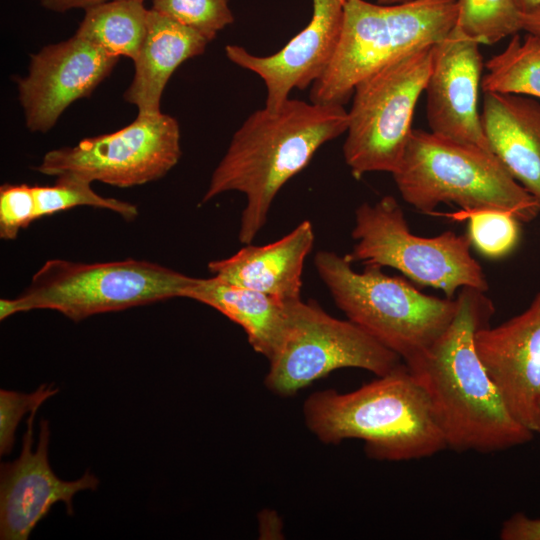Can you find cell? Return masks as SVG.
<instances>
[{
    "mask_svg": "<svg viewBox=\"0 0 540 540\" xmlns=\"http://www.w3.org/2000/svg\"><path fill=\"white\" fill-rule=\"evenodd\" d=\"M441 336L405 363L425 391L447 448L489 453L529 442L534 432L509 411L474 345L495 312L485 292L463 287Z\"/></svg>",
    "mask_w": 540,
    "mask_h": 540,
    "instance_id": "1",
    "label": "cell"
},
{
    "mask_svg": "<svg viewBox=\"0 0 540 540\" xmlns=\"http://www.w3.org/2000/svg\"><path fill=\"white\" fill-rule=\"evenodd\" d=\"M347 127L348 111L339 104L289 98L277 109L256 110L234 133L202 202L230 191L244 194L238 239L250 244L281 188Z\"/></svg>",
    "mask_w": 540,
    "mask_h": 540,
    "instance_id": "2",
    "label": "cell"
},
{
    "mask_svg": "<svg viewBox=\"0 0 540 540\" xmlns=\"http://www.w3.org/2000/svg\"><path fill=\"white\" fill-rule=\"evenodd\" d=\"M303 414L321 442L359 439L377 460L421 459L447 448L429 399L404 362L356 390L312 393Z\"/></svg>",
    "mask_w": 540,
    "mask_h": 540,
    "instance_id": "3",
    "label": "cell"
},
{
    "mask_svg": "<svg viewBox=\"0 0 540 540\" xmlns=\"http://www.w3.org/2000/svg\"><path fill=\"white\" fill-rule=\"evenodd\" d=\"M457 0L384 5L348 0L335 52L311 85L310 101L344 105L355 86L383 67L443 40L455 27Z\"/></svg>",
    "mask_w": 540,
    "mask_h": 540,
    "instance_id": "4",
    "label": "cell"
},
{
    "mask_svg": "<svg viewBox=\"0 0 540 540\" xmlns=\"http://www.w3.org/2000/svg\"><path fill=\"white\" fill-rule=\"evenodd\" d=\"M392 175L403 200L424 213L455 203L463 211H506L520 222L540 214L535 198L491 151L431 131L412 130Z\"/></svg>",
    "mask_w": 540,
    "mask_h": 540,
    "instance_id": "5",
    "label": "cell"
},
{
    "mask_svg": "<svg viewBox=\"0 0 540 540\" xmlns=\"http://www.w3.org/2000/svg\"><path fill=\"white\" fill-rule=\"evenodd\" d=\"M316 271L336 306L380 344L408 363L424 353L447 329L457 300L426 295L379 266L360 272L344 256L321 250Z\"/></svg>",
    "mask_w": 540,
    "mask_h": 540,
    "instance_id": "6",
    "label": "cell"
},
{
    "mask_svg": "<svg viewBox=\"0 0 540 540\" xmlns=\"http://www.w3.org/2000/svg\"><path fill=\"white\" fill-rule=\"evenodd\" d=\"M197 280L160 264L131 258L104 263L51 259L18 297L0 300V319L51 309L77 322L96 314L186 298Z\"/></svg>",
    "mask_w": 540,
    "mask_h": 540,
    "instance_id": "7",
    "label": "cell"
},
{
    "mask_svg": "<svg viewBox=\"0 0 540 540\" xmlns=\"http://www.w3.org/2000/svg\"><path fill=\"white\" fill-rule=\"evenodd\" d=\"M352 237L356 243L345 255L352 264L394 268L418 285L442 290L447 298L463 287L488 290L483 269L471 255L468 235L453 231L435 237L414 235L393 196L358 206Z\"/></svg>",
    "mask_w": 540,
    "mask_h": 540,
    "instance_id": "8",
    "label": "cell"
},
{
    "mask_svg": "<svg viewBox=\"0 0 540 540\" xmlns=\"http://www.w3.org/2000/svg\"><path fill=\"white\" fill-rule=\"evenodd\" d=\"M433 45L416 50L360 81L348 111L343 155L354 176L393 174L410 134L418 99L427 84Z\"/></svg>",
    "mask_w": 540,
    "mask_h": 540,
    "instance_id": "9",
    "label": "cell"
},
{
    "mask_svg": "<svg viewBox=\"0 0 540 540\" xmlns=\"http://www.w3.org/2000/svg\"><path fill=\"white\" fill-rule=\"evenodd\" d=\"M282 344L269 360L266 387L292 396L341 368L383 376L403 361L350 320L328 314L317 302L290 301Z\"/></svg>",
    "mask_w": 540,
    "mask_h": 540,
    "instance_id": "10",
    "label": "cell"
},
{
    "mask_svg": "<svg viewBox=\"0 0 540 540\" xmlns=\"http://www.w3.org/2000/svg\"><path fill=\"white\" fill-rule=\"evenodd\" d=\"M180 127L167 114L137 115L126 127L48 151L35 168L48 176L75 174L127 188L165 176L181 157Z\"/></svg>",
    "mask_w": 540,
    "mask_h": 540,
    "instance_id": "11",
    "label": "cell"
},
{
    "mask_svg": "<svg viewBox=\"0 0 540 540\" xmlns=\"http://www.w3.org/2000/svg\"><path fill=\"white\" fill-rule=\"evenodd\" d=\"M118 59L75 34L32 54L27 74L17 80L27 129L51 130L73 102L95 90Z\"/></svg>",
    "mask_w": 540,
    "mask_h": 540,
    "instance_id": "12",
    "label": "cell"
},
{
    "mask_svg": "<svg viewBox=\"0 0 540 540\" xmlns=\"http://www.w3.org/2000/svg\"><path fill=\"white\" fill-rule=\"evenodd\" d=\"M36 412H30L26 420L19 457L0 467L1 540H27L57 502H63L67 513L72 515L73 496L82 490H95L99 485V479L89 471L75 481H64L55 475L48 460L47 420L40 422L37 448L32 451Z\"/></svg>",
    "mask_w": 540,
    "mask_h": 540,
    "instance_id": "13",
    "label": "cell"
},
{
    "mask_svg": "<svg viewBox=\"0 0 540 540\" xmlns=\"http://www.w3.org/2000/svg\"><path fill=\"white\" fill-rule=\"evenodd\" d=\"M479 46L455 28L433 45L426 114L431 132L491 151L478 109L484 66Z\"/></svg>",
    "mask_w": 540,
    "mask_h": 540,
    "instance_id": "14",
    "label": "cell"
},
{
    "mask_svg": "<svg viewBox=\"0 0 540 540\" xmlns=\"http://www.w3.org/2000/svg\"><path fill=\"white\" fill-rule=\"evenodd\" d=\"M347 1L312 0L307 26L271 55H254L235 44L225 47L231 62L263 80L266 108H279L293 89H306L322 75L337 47Z\"/></svg>",
    "mask_w": 540,
    "mask_h": 540,
    "instance_id": "15",
    "label": "cell"
},
{
    "mask_svg": "<svg viewBox=\"0 0 540 540\" xmlns=\"http://www.w3.org/2000/svg\"><path fill=\"white\" fill-rule=\"evenodd\" d=\"M474 345L511 414L535 432L540 400V293L519 315L480 328Z\"/></svg>",
    "mask_w": 540,
    "mask_h": 540,
    "instance_id": "16",
    "label": "cell"
},
{
    "mask_svg": "<svg viewBox=\"0 0 540 540\" xmlns=\"http://www.w3.org/2000/svg\"><path fill=\"white\" fill-rule=\"evenodd\" d=\"M315 236L309 220L266 245L246 244L232 256L209 262L213 276L289 302L301 299L302 274Z\"/></svg>",
    "mask_w": 540,
    "mask_h": 540,
    "instance_id": "17",
    "label": "cell"
},
{
    "mask_svg": "<svg viewBox=\"0 0 540 540\" xmlns=\"http://www.w3.org/2000/svg\"><path fill=\"white\" fill-rule=\"evenodd\" d=\"M481 123L491 152L537 201L540 212V103L484 92Z\"/></svg>",
    "mask_w": 540,
    "mask_h": 540,
    "instance_id": "18",
    "label": "cell"
},
{
    "mask_svg": "<svg viewBox=\"0 0 540 540\" xmlns=\"http://www.w3.org/2000/svg\"><path fill=\"white\" fill-rule=\"evenodd\" d=\"M209 41L176 20L149 10L147 30L133 60L134 76L123 98L138 109V115L161 112L163 91L174 71L186 60L202 54Z\"/></svg>",
    "mask_w": 540,
    "mask_h": 540,
    "instance_id": "19",
    "label": "cell"
},
{
    "mask_svg": "<svg viewBox=\"0 0 540 540\" xmlns=\"http://www.w3.org/2000/svg\"><path fill=\"white\" fill-rule=\"evenodd\" d=\"M186 298L216 309L241 326L251 347L268 361L279 350L287 328L290 301L215 276L198 278Z\"/></svg>",
    "mask_w": 540,
    "mask_h": 540,
    "instance_id": "20",
    "label": "cell"
},
{
    "mask_svg": "<svg viewBox=\"0 0 540 540\" xmlns=\"http://www.w3.org/2000/svg\"><path fill=\"white\" fill-rule=\"evenodd\" d=\"M149 10L142 0H109L85 10L75 35L132 60L144 40Z\"/></svg>",
    "mask_w": 540,
    "mask_h": 540,
    "instance_id": "21",
    "label": "cell"
},
{
    "mask_svg": "<svg viewBox=\"0 0 540 540\" xmlns=\"http://www.w3.org/2000/svg\"><path fill=\"white\" fill-rule=\"evenodd\" d=\"M483 92H498L540 98V39L526 33L512 36L508 45L486 63Z\"/></svg>",
    "mask_w": 540,
    "mask_h": 540,
    "instance_id": "22",
    "label": "cell"
},
{
    "mask_svg": "<svg viewBox=\"0 0 540 540\" xmlns=\"http://www.w3.org/2000/svg\"><path fill=\"white\" fill-rule=\"evenodd\" d=\"M455 29L479 44L493 45L522 30L515 0H457Z\"/></svg>",
    "mask_w": 540,
    "mask_h": 540,
    "instance_id": "23",
    "label": "cell"
},
{
    "mask_svg": "<svg viewBox=\"0 0 540 540\" xmlns=\"http://www.w3.org/2000/svg\"><path fill=\"white\" fill-rule=\"evenodd\" d=\"M90 181L75 175L57 176L51 186H33L36 219L78 206H90L113 211L125 220H133L138 215L134 204L97 194Z\"/></svg>",
    "mask_w": 540,
    "mask_h": 540,
    "instance_id": "24",
    "label": "cell"
},
{
    "mask_svg": "<svg viewBox=\"0 0 540 540\" xmlns=\"http://www.w3.org/2000/svg\"><path fill=\"white\" fill-rule=\"evenodd\" d=\"M455 220H468L471 244L484 256L500 258L510 253L519 241V220L496 209L459 211L446 214Z\"/></svg>",
    "mask_w": 540,
    "mask_h": 540,
    "instance_id": "25",
    "label": "cell"
},
{
    "mask_svg": "<svg viewBox=\"0 0 540 540\" xmlns=\"http://www.w3.org/2000/svg\"><path fill=\"white\" fill-rule=\"evenodd\" d=\"M151 9L199 32L209 42L234 21L228 0H153Z\"/></svg>",
    "mask_w": 540,
    "mask_h": 540,
    "instance_id": "26",
    "label": "cell"
},
{
    "mask_svg": "<svg viewBox=\"0 0 540 540\" xmlns=\"http://www.w3.org/2000/svg\"><path fill=\"white\" fill-rule=\"evenodd\" d=\"M58 392L52 384H42L32 393L0 390V454H9L14 446L16 428L22 417Z\"/></svg>",
    "mask_w": 540,
    "mask_h": 540,
    "instance_id": "27",
    "label": "cell"
},
{
    "mask_svg": "<svg viewBox=\"0 0 540 540\" xmlns=\"http://www.w3.org/2000/svg\"><path fill=\"white\" fill-rule=\"evenodd\" d=\"M33 186L4 184L0 188V237L14 240L36 220Z\"/></svg>",
    "mask_w": 540,
    "mask_h": 540,
    "instance_id": "28",
    "label": "cell"
},
{
    "mask_svg": "<svg viewBox=\"0 0 540 540\" xmlns=\"http://www.w3.org/2000/svg\"><path fill=\"white\" fill-rule=\"evenodd\" d=\"M503 540H540V518L518 512L504 521L500 530Z\"/></svg>",
    "mask_w": 540,
    "mask_h": 540,
    "instance_id": "29",
    "label": "cell"
},
{
    "mask_svg": "<svg viewBox=\"0 0 540 540\" xmlns=\"http://www.w3.org/2000/svg\"><path fill=\"white\" fill-rule=\"evenodd\" d=\"M109 0H39L40 4L54 12H66L74 8L87 10Z\"/></svg>",
    "mask_w": 540,
    "mask_h": 540,
    "instance_id": "30",
    "label": "cell"
},
{
    "mask_svg": "<svg viewBox=\"0 0 540 540\" xmlns=\"http://www.w3.org/2000/svg\"><path fill=\"white\" fill-rule=\"evenodd\" d=\"M521 26L526 33L540 39V6L521 12Z\"/></svg>",
    "mask_w": 540,
    "mask_h": 540,
    "instance_id": "31",
    "label": "cell"
},
{
    "mask_svg": "<svg viewBox=\"0 0 540 540\" xmlns=\"http://www.w3.org/2000/svg\"><path fill=\"white\" fill-rule=\"evenodd\" d=\"M521 12L529 11L540 6V0H515Z\"/></svg>",
    "mask_w": 540,
    "mask_h": 540,
    "instance_id": "32",
    "label": "cell"
},
{
    "mask_svg": "<svg viewBox=\"0 0 540 540\" xmlns=\"http://www.w3.org/2000/svg\"><path fill=\"white\" fill-rule=\"evenodd\" d=\"M412 0H377V3L384 5L401 4Z\"/></svg>",
    "mask_w": 540,
    "mask_h": 540,
    "instance_id": "33",
    "label": "cell"
},
{
    "mask_svg": "<svg viewBox=\"0 0 540 540\" xmlns=\"http://www.w3.org/2000/svg\"><path fill=\"white\" fill-rule=\"evenodd\" d=\"M535 432L540 433V400L538 403V411H537V420H536V430Z\"/></svg>",
    "mask_w": 540,
    "mask_h": 540,
    "instance_id": "34",
    "label": "cell"
},
{
    "mask_svg": "<svg viewBox=\"0 0 540 540\" xmlns=\"http://www.w3.org/2000/svg\"><path fill=\"white\" fill-rule=\"evenodd\" d=\"M143 1V0H142Z\"/></svg>",
    "mask_w": 540,
    "mask_h": 540,
    "instance_id": "35",
    "label": "cell"
}]
</instances>
